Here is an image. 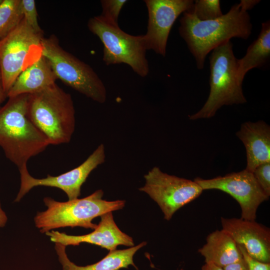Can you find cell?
Listing matches in <instances>:
<instances>
[{
	"instance_id": "cell-1",
	"label": "cell",
	"mask_w": 270,
	"mask_h": 270,
	"mask_svg": "<svg viewBox=\"0 0 270 270\" xmlns=\"http://www.w3.org/2000/svg\"><path fill=\"white\" fill-rule=\"evenodd\" d=\"M180 21V34L186 42L199 70L204 68L207 54L214 49L233 38L246 40L252 30L250 16L239 4L214 20H201L186 12Z\"/></svg>"
},
{
	"instance_id": "cell-2",
	"label": "cell",
	"mask_w": 270,
	"mask_h": 270,
	"mask_svg": "<svg viewBox=\"0 0 270 270\" xmlns=\"http://www.w3.org/2000/svg\"><path fill=\"white\" fill-rule=\"evenodd\" d=\"M29 94L8 98L0 108V147L18 168L50 144L28 114Z\"/></svg>"
},
{
	"instance_id": "cell-3",
	"label": "cell",
	"mask_w": 270,
	"mask_h": 270,
	"mask_svg": "<svg viewBox=\"0 0 270 270\" xmlns=\"http://www.w3.org/2000/svg\"><path fill=\"white\" fill-rule=\"evenodd\" d=\"M28 116L50 144L68 143L75 130V109L70 94L56 83L29 94Z\"/></svg>"
},
{
	"instance_id": "cell-4",
	"label": "cell",
	"mask_w": 270,
	"mask_h": 270,
	"mask_svg": "<svg viewBox=\"0 0 270 270\" xmlns=\"http://www.w3.org/2000/svg\"><path fill=\"white\" fill-rule=\"evenodd\" d=\"M104 192L97 190L82 198L58 202L44 198L46 210L38 212L34 217L36 226L42 233L60 228L80 226L94 230L97 224L92 220L98 216L122 208L125 200L108 201L102 199Z\"/></svg>"
},
{
	"instance_id": "cell-5",
	"label": "cell",
	"mask_w": 270,
	"mask_h": 270,
	"mask_svg": "<svg viewBox=\"0 0 270 270\" xmlns=\"http://www.w3.org/2000/svg\"><path fill=\"white\" fill-rule=\"evenodd\" d=\"M232 48L230 40L212 50L209 57L210 94L202 108L190 116V120L209 118L223 106L246 102L242 84L237 80L238 59L234 55Z\"/></svg>"
},
{
	"instance_id": "cell-6",
	"label": "cell",
	"mask_w": 270,
	"mask_h": 270,
	"mask_svg": "<svg viewBox=\"0 0 270 270\" xmlns=\"http://www.w3.org/2000/svg\"><path fill=\"white\" fill-rule=\"evenodd\" d=\"M42 54L50 64L57 79L93 100L103 104L106 87L92 68L64 50L54 34L42 38Z\"/></svg>"
},
{
	"instance_id": "cell-7",
	"label": "cell",
	"mask_w": 270,
	"mask_h": 270,
	"mask_svg": "<svg viewBox=\"0 0 270 270\" xmlns=\"http://www.w3.org/2000/svg\"><path fill=\"white\" fill-rule=\"evenodd\" d=\"M88 27L104 46L102 60L106 65L125 64L141 77L148 74L147 50L142 34H128L120 26L106 23L98 16L89 20Z\"/></svg>"
},
{
	"instance_id": "cell-8",
	"label": "cell",
	"mask_w": 270,
	"mask_h": 270,
	"mask_svg": "<svg viewBox=\"0 0 270 270\" xmlns=\"http://www.w3.org/2000/svg\"><path fill=\"white\" fill-rule=\"evenodd\" d=\"M42 37L43 34L35 32L23 18L0 40V74L7 94L18 76L42 56Z\"/></svg>"
},
{
	"instance_id": "cell-9",
	"label": "cell",
	"mask_w": 270,
	"mask_h": 270,
	"mask_svg": "<svg viewBox=\"0 0 270 270\" xmlns=\"http://www.w3.org/2000/svg\"><path fill=\"white\" fill-rule=\"evenodd\" d=\"M144 178L145 184L139 190L147 194L157 203L167 220L203 192L194 180L168 174L158 166L150 170Z\"/></svg>"
},
{
	"instance_id": "cell-10",
	"label": "cell",
	"mask_w": 270,
	"mask_h": 270,
	"mask_svg": "<svg viewBox=\"0 0 270 270\" xmlns=\"http://www.w3.org/2000/svg\"><path fill=\"white\" fill-rule=\"evenodd\" d=\"M204 190H218L224 192L238 203L241 218L256 220L258 206L268 200L252 172L244 169L210 179L196 178L194 180Z\"/></svg>"
},
{
	"instance_id": "cell-11",
	"label": "cell",
	"mask_w": 270,
	"mask_h": 270,
	"mask_svg": "<svg viewBox=\"0 0 270 270\" xmlns=\"http://www.w3.org/2000/svg\"><path fill=\"white\" fill-rule=\"evenodd\" d=\"M106 159L105 148L100 144L92 153L81 164L76 168L58 176L36 178L28 172L27 166L19 168L20 186L14 200L18 202L33 188L46 186L58 188L67 195L68 200L78 198L80 194V188L90 172L98 166L103 164Z\"/></svg>"
},
{
	"instance_id": "cell-12",
	"label": "cell",
	"mask_w": 270,
	"mask_h": 270,
	"mask_svg": "<svg viewBox=\"0 0 270 270\" xmlns=\"http://www.w3.org/2000/svg\"><path fill=\"white\" fill-rule=\"evenodd\" d=\"M148 12L147 31L144 36L146 48L165 56L172 28L181 14L190 10L192 0H145Z\"/></svg>"
},
{
	"instance_id": "cell-13",
	"label": "cell",
	"mask_w": 270,
	"mask_h": 270,
	"mask_svg": "<svg viewBox=\"0 0 270 270\" xmlns=\"http://www.w3.org/2000/svg\"><path fill=\"white\" fill-rule=\"evenodd\" d=\"M222 230L242 246L253 258L270 263V230L257 222L241 218H221Z\"/></svg>"
},
{
	"instance_id": "cell-14",
	"label": "cell",
	"mask_w": 270,
	"mask_h": 270,
	"mask_svg": "<svg viewBox=\"0 0 270 270\" xmlns=\"http://www.w3.org/2000/svg\"><path fill=\"white\" fill-rule=\"evenodd\" d=\"M46 234L50 240L65 246H78L86 242L100 246L110 251L116 250L120 245L134 246L132 238L122 232L114 221L112 212L100 216V221L92 232L82 236H70L57 231H50Z\"/></svg>"
},
{
	"instance_id": "cell-15",
	"label": "cell",
	"mask_w": 270,
	"mask_h": 270,
	"mask_svg": "<svg viewBox=\"0 0 270 270\" xmlns=\"http://www.w3.org/2000/svg\"><path fill=\"white\" fill-rule=\"evenodd\" d=\"M236 136L246 150V170L253 172L260 164L270 162V126L266 122H245Z\"/></svg>"
},
{
	"instance_id": "cell-16",
	"label": "cell",
	"mask_w": 270,
	"mask_h": 270,
	"mask_svg": "<svg viewBox=\"0 0 270 270\" xmlns=\"http://www.w3.org/2000/svg\"><path fill=\"white\" fill-rule=\"evenodd\" d=\"M56 79L48 61L42 56L18 76L8 90V97L40 92L56 83Z\"/></svg>"
},
{
	"instance_id": "cell-17",
	"label": "cell",
	"mask_w": 270,
	"mask_h": 270,
	"mask_svg": "<svg viewBox=\"0 0 270 270\" xmlns=\"http://www.w3.org/2000/svg\"><path fill=\"white\" fill-rule=\"evenodd\" d=\"M55 244V250L62 270H120L128 268L130 265L138 270L134 262L133 257L136 252L144 246L146 242H142L136 246L124 250L110 251L104 258L98 262L86 266H78L72 262L67 256L66 246L58 243Z\"/></svg>"
},
{
	"instance_id": "cell-18",
	"label": "cell",
	"mask_w": 270,
	"mask_h": 270,
	"mask_svg": "<svg viewBox=\"0 0 270 270\" xmlns=\"http://www.w3.org/2000/svg\"><path fill=\"white\" fill-rule=\"evenodd\" d=\"M198 252L204 258L205 263H212L222 268L243 258L238 244L222 230L210 233L206 243Z\"/></svg>"
},
{
	"instance_id": "cell-19",
	"label": "cell",
	"mask_w": 270,
	"mask_h": 270,
	"mask_svg": "<svg viewBox=\"0 0 270 270\" xmlns=\"http://www.w3.org/2000/svg\"><path fill=\"white\" fill-rule=\"evenodd\" d=\"M270 56V22L262 24L260 32L256 38L248 48L245 56L238 59L236 78L242 84L245 75L252 68L262 66Z\"/></svg>"
},
{
	"instance_id": "cell-20",
	"label": "cell",
	"mask_w": 270,
	"mask_h": 270,
	"mask_svg": "<svg viewBox=\"0 0 270 270\" xmlns=\"http://www.w3.org/2000/svg\"><path fill=\"white\" fill-rule=\"evenodd\" d=\"M23 18L21 0H4L0 6V40L16 28Z\"/></svg>"
},
{
	"instance_id": "cell-21",
	"label": "cell",
	"mask_w": 270,
	"mask_h": 270,
	"mask_svg": "<svg viewBox=\"0 0 270 270\" xmlns=\"http://www.w3.org/2000/svg\"><path fill=\"white\" fill-rule=\"evenodd\" d=\"M198 20H207L222 16V14L218 0H196L192 8L187 11Z\"/></svg>"
},
{
	"instance_id": "cell-22",
	"label": "cell",
	"mask_w": 270,
	"mask_h": 270,
	"mask_svg": "<svg viewBox=\"0 0 270 270\" xmlns=\"http://www.w3.org/2000/svg\"><path fill=\"white\" fill-rule=\"evenodd\" d=\"M126 0H100L102 12L99 17L106 23L114 26H119L118 16Z\"/></svg>"
},
{
	"instance_id": "cell-23",
	"label": "cell",
	"mask_w": 270,
	"mask_h": 270,
	"mask_svg": "<svg viewBox=\"0 0 270 270\" xmlns=\"http://www.w3.org/2000/svg\"><path fill=\"white\" fill-rule=\"evenodd\" d=\"M24 18L30 26L36 32L42 34L38 20V13L34 0H21Z\"/></svg>"
},
{
	"instance_id": "cell-24",
	"label": "cell",
	"mask_w": 270,
	"mask_h": 270,
	"mask_svg": "<svg viewBox=\"0 0 270 270\" xmlns=\"http://www.w3.org/2000/svg\"><path fill=\"white\" fill-rule=\"evenodd\" d=\"M258 183L265 193L270 196V162L260 164L253 172Z\"/></svg>"
},
{
	"instance_id": "cell-25",
	"label": "cell",
	"mask_w": 270,
	"mask_h": 270,
	"mask_svg": "<svg viewBox=\"0 0 270 270\" xmlns=\"http://www.w3.org/2000/svg\"><path fill=\"white\" fill-rule=\"evenodd\" d=\"M238 246L250 270H270V263L261 262L253 258L248 254L242 246L240 244H238Z\"/></svg>"
},
{
	"instance_id": "cell-26",
	"label": "cell",
	"mask_w": 270,
	"mask_h": 270,
	"mask_svg": "<svg viewBox=\"0 0 270 270\" xmlns=\"http://www.w3.org/2000/svg\"><path fill=\"white\" fill-rule=\"evenodd\" d=\"M224 270H250L244 258L240 260L222 268Z\"/></svg>"
},
{
	"instance_id": "cell-27",
	"label": "cell",
	"mask_w": 270,
	"mask_h": 270,
	"mask_svg": "<svg viewBox=\"0 0 270 270\" xmlns=\"http://www.w3.org/2000/svg\"><path fill=\"white\" fill-rule=\"evenodd\" d=\"M260 2V0H241L239 4L244 10L247 12L253 8Z\"/></svg>"
},
{
	"instance_id": "cell-28",
	"label": "cell",
	"mask_w": 270,
	"mask_h": 270,
	"mask_svg": "<svg viewBox=\"0 0 270 270\" xmlns=\"http://www.w3.org/2000/svg\"><path fill=\"white\" fill-rule=\"evenodd\" d=\"M200 270H224L222 268L212 263H205L201 268Z\"/></svg>"
},
{
	"instance_id": "cell-29",
	"label": "cell",
	"mask_w": 270,
	"mask_h": 270,
	"mask_svg": "<svg viewBox=\"0 0 270 270\" xmlns=\"http://www.w3.org/2000/svg\"><path fill=\"white\" fill-rule=\"evenodd\" d=\"M8 218L5 212L2 210L0 202V228H3L6 224Z\"/></svg>"
},
{
	"instance_id": "cell-30",
	"label": "cell",
	"mask_w": 270,
	"mask_h": 270,
	"mask_svg": "<svg viewBox=\"0 0 270 270\" xmlns=\"http://www.w3.org/2000/svg\"><path fill=\"white\" fill-rule=\"evenodd\" d=\"M7 97V93L4 91V89L0 74V105Z\"/></svg>"
},
{
	"instance_id": "cell-31",
	"label": "cell",
	"mask_w": 270,
	"mask_h": 270,
	"mask_svg": "<svg viewBox=\"0 0 270 270\" xmlns=\"http://www.w3.org/2000/svg\"><path fill=\"white\" fill-rule=\"evenodd\" d=\"M4 0H0V6L2 4V3Z\"/></svg>"
}]
</instances>
